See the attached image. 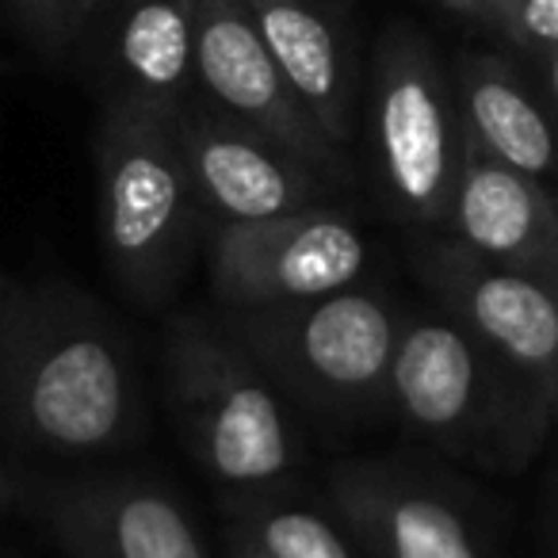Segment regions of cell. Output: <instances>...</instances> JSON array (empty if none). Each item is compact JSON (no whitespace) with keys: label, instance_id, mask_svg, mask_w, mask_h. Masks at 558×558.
<instances>
[{"label":"cell","instance_id":"22","mask_svg":"<svg viewBox=\"0 0 558 558\" xmlns=\"http://www.w3.org/2000/svg\"><path fill=\"white\" fill-rule=\"evenodd\" d=\"M226 555L230 558H260L248 543H241L238 535H230V532H226Z\"/></svg>","mask_w":558,"mask_h":558},{"label":"cell","instance_id":"21","mask_svg":"<svg viewBox=\"0 0 558 558\" xmlns=\"http://www.w3.org/2000/svg\"><path fill=\"white\" fill-rule=\"evenodd\" d=\"M539 65H543V85H547V104H550V111H555V119H558V50L543 58Z\"/></svg>","mask_w":558,"mask_h":558},{"label":"cell","instance_id":"15","mask_svg":"<svg viewBox=\"0 0 558 558\" xmlns=\"http://www.w3.org/2000/svg\"><path fill=\"white\" fill-rule=\"evenodd\" d=\"M199 0H116L104 32L108 100L180 116L195 100Z\"/></svg>","mask_w":558,"mask_h":558},{"label":"cell","instance_id":"2","mask_svg":"<svg viewBox=\"0 0 558 558\" xmlns=\"http://www.w3.org/2000/svg\"><path fill=\"white\" fill-rule=\"evenodd\" d=\"M93 149L111 271L134 299L161 303L207 222L180 142V116L108 100Z\"/></svg>","mask_w":558,"mask_h":558},{"label":"cell","instance_id":"8","mask_svg":"<svg viewBox=\"0 0 558 558\" xmlns=\"http://www.w3.org/2000/svg\"><path fill=\"white\" fill-rule=\"evenodd\" d=\"M372 245L349 215L306 207L260 222H222L207 233L210 291L230 311L283 306L356 288Z\"/></svg>","mask_w":558,"mask_h":558},{"label":"cell","instance_id":"12","mask_svg":"<svg viewBox=\"0 0 558 558\" xmlns=\"http://www.w3.org/2000/svg\"><path fill=\"white\" fill-rule=\"evenodd\" d=\"M50 532L70 558H210L195 520L149 478H77L47 494Z\"/></svg>","mask_w":558,"mask_h":558},{"label":"cell","instance_id":"1","mask_svg":"<svg viewBox=\"0 0 558 558\" xmlns=\"http://www.w3.org/2000/svg\"><path fill=\"white\" fill-rule=\"evenodd\" d=\"M0 417L20 444L100 456L138 428V379L108 311L70 283L9 291L0 306Z\"/></svg>","mask_w":558,"mask_h":558},{"label":"cell","instance_id":"20","mask_svg":"<svg viewBox=\"0 0 558 558\" xmlns=\"http://www.w3.org/2000/svg\"><path fill=\"white\" fill-rule=\"evenodd\" d=\"M436 4H444V9L459 12V16H471V20H478V24H489V27L501 24L505 9H509V0H436Z\"/></svg>","mask_w":558,"mask_h":558},{"label":"cell","instance_id":"16","mask_svg":"<svg viewBox=\"0 0 558 558\" xmlns=\"http://www.w3.org/2000/svg\"><path fill=\"white\" fill-rule=\"evenodd\" d=\"M466 142L524 177L558 187V119L547 96L501 54H463L451 73Z\"/></svg>","mask_w":558,"mask_h":558},{"label":"cell","instance_id":"18","mask_svg":"<svg viewBox=\"0 0 558 558\" xmlns=\"http://www.w3.org/2000/svg\"><path fill=\"white\" fill-rule=\"evenodd\" d=\"M111 0H9L20 32L50 58H62L85 39Z\"/></svg>","mask_w":558,"mask_h":558},{"label":"cell","instance_id":"19","mask_svg":"<svg viewBox=\"0 0 558 558\" xmlns=\"http://www.w3.org/2000/svg\"><path fill=\"white\" fill-rule=\"evenodd\" d=\"M497 32L524 58L543 62L558 50V0H509Z\"/></svg>","mask_w":558,"mask_h":558},{"label":"cell","instance_id":"11","mask_svg":"<svg viewBox=\"0 0 558 558\" xmlns=\"http://www.w3.org/2000/svg\"><path fill=\"white\" fill-rule=\"evenodd\" d=\"M329 501L372 558H489L463 505L402 466H341L329 478Z\"/></svg>","mask_w":558,"mask_h":558},{"label":"cell","instance_id":"7","mask_svg":"<svg viewBox=\"0 0 558 558\" xmlns=\"http://www.w3.org/2000/svg\"><path fill=\"white\" fill-rule=\"evenodd\" d=\"M417 276L550 425L558 417V279L489 264L448 233L417 253Z\"/></svg>","mask_w":558,"mask_h":558},{"label":"cell","instance_id":"23","mask_svg":"<svg viewBox=\"0 0 558 558\" xmlns=\"http://www.w3.org/2000/svg\"><path fill=\"white\" fill-rule=\"evenodd\" d=\"M4 299H9V291H0V306H4Z\"/></svg>","mask_w":558,"mask_h":558},{"label":"cell","instance_id":"9","mask_svg":"<svg viewBox=\"0 0 558 558\" xmlns=\"http://www.w3.org/2000/svg\"><path fill=\"white\" fill-rule=\"evenodd\" d=\"M195 96L253 126L288 154L303 157L326 180H349L344 149L326 138V131L288 85L268 43L256 32L245 0H199Z\"/></svg>","mask_w":558,"mask_h":558},{"label":"cell","instance_id":"6","mask_svg":"<svg viewBox=\"0 0 558 558\" xmlns=\"http://www.w3.org/2000/svg\"><path fill=\"white\" fill-rule=\"evenodd\" d=\"M375 169L395 210L425 230H444L466 154L456 81L433 43L410 24L379 35L367 77Z\"/></svg>","mask_w":558,"mask_h":558},{"label":"cell","instance_id":"5","mask_svg":"<svg viewBox=\"0 0 558 558\" xmlns=\"http://www.w3.org/2000/svg\"><path fill=\"white\" fill-rule=\"evenodd\" d=\"M230 329L279 390L322 413L387 405L402 318L379 291L344 288L283 306L230 311Z\"/></svg>","mask_w":558,"mask_h":558},{"label":"cell","instance_id":"14","mask_svg":"<svg viewBox=\"0 0 558 558\" xmlns=\"http://www.w3.org/2000/svg\"><path fill=\"white\" fill-rule=\"evenodd\" d=\"M440 233L489 264L558 279V195L471 142Z\"/></svg>","mask_w":558,"mask_h":558},{"label":"cell","instance_id":"17","mask_svg":"<svg viewBox=\"0 0 558 558\" xmlns=\"http://www.w3.org/2000/svg\"><path fill=\"white\" fill-rule=\"evenodd\" d=\"M230 535L248 543L260 558H356L344 527L268 494H248L233 505Z\"/></svg>","mask_w":558,"mask_h":558},{"label":"cell","instance_id":"13","mask_svg":"<svg viewBox=\"0 0 558 558\" xmlns=\"http://www.w3.org/2000/svg\"><path fill=\"white\" fill-rule=\"evenodd\" d=\"M260 39L333 146L356 134L360 50L352 0H245Z\"/></svg>","mask_w":558,"mask_h":558},{"label":"cell","instance_id":"4","mask_svg":"<svg viewBox=\"0 0 558 558\" xmlns=\"http://www.w3.org/2000/svg\"><path fill=\"white\" fill-rule=\"evenodd\" d=\"M387 405L436 448L497 466H524L547 433L512 375L444 311L402 318Z\"/></svg>","mask_w":558,"mask_h":558},{"label":"cell","instance_id":"24","mask_svg":"<svg viewBox=\"0 0 558 558\" xmlns=\"http://www.w3.org/2000/svg\"><path fill=\"white\" fill-rule=\"evenodd\" d=\"M0 494H4V478H0Z\"/></svg>","mask_w":558,"mask_h":558},{"label":"cell","instance_id":"3","mask_svg":"<svg viewBox=\"0 0 558 558\" xmlns=\"http://www.w3.org/2000/svg\"><path fill=\"white\" fill-rule=\"evenodd\" d=\"M165 395L180 440L207 478L238 494H268L291 474L295 433L283 395L248 349L184 314L165 333Z\"/></svg>","mask_w":558,"mask_h":558},{"label":"cell","instance_id":"10","mask_svg":"<svg viewBox=\"0 0 558 558\" xmlns=\"http://www.w3.org/2000/svg\"><path fill=\"white\" fill-rule=\"evenodd\" d=\"M180 142L199 207L215 226L260 222L326 203V177L318 169L203 96L180 111Z\"/></svg>","mask_w":558,"mask_h":558}]
</instances>
